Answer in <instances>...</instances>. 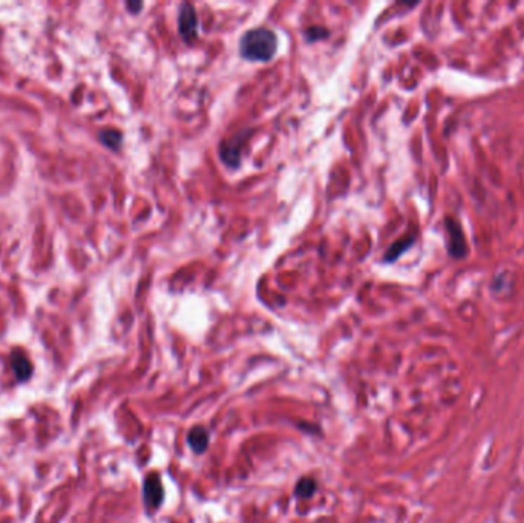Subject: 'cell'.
Instances as JSON below:
<instances>
[{
    "label": "cell",
    "instance_id": "obj_1",
    "mask_svg": "<svg viewBox=\"0 0 524 523\" xmlns=\"http://www.w3.org/2000/svg\"><path fill=\"white\" fill-rule=\"evenodd\" d=\"M278 37L269 28H253L239 40V54L250 61H269L276 54Z\"/></svg>",
    "mask_w": 524,
    "mask_h": 523
},
{
    "label": "cell",
    "instance_id": "obj_2",
    "mask_svg": "<svg viewBox=\"0 0 524 523\" xmlns=\"http://www.w3.org/2000/svg\"><path fill=\"white\" fill-rule=\"evenodd\" d=\"M252 131H243L238 132L233 137L224 138L219 143V157L223 160V163L229 166L230 169H236V167L241 166V157H243V150L245 141L250 138Z\"/></svg>",
    "mask_w": 524,
    "mask_h": 523
},
{
    "label": "cell",
    "instance_id": "obj_3",
    "mask_svg": "<svg viewBox=\"0 0 524 523\" xmlns=\"http://www.w3.org/2000/svg\"><path fill=\"white\" fill-rule=\"evenodd\" d=\"M445 227L448 234V253L456 260H463L468 255V243L463 227L456 218L446 217Z\"/></svg>",
    "mask_w": 524,
    "mask_h": 523
},
{
    "label": "cell",
    "instance_id": "obj_4",
    "mask_svg": "<svg viewBox=\"0 0 524 523\" xmlns=\"http://www.w3.org/2000/svg\"><path fill=\"white\" fill-rule=\"evenodd\" d=\"M178 31L185 43H193L198 37V16L192 4L184 2L180 5Z\"/></svg>",
    "mask_w": 524,
    "mask_h": 523
},
{
    "label": "cell",
    "instance_id": "obj_5",
    "mask_svg": "<svg viewBox=\"0 0 524 523\" xmlns=\"http://www.w3.org/2000/svg\"><path fill=\"white\" fill-rule=\"evenodd\" d=\"M143 500L147 511H157L164 500V488H163V482L162 477H159L157 473H150L145 479V485H143Z\"/></svg>",
    "mask_w": 524,
    "mask_h": 523
},
{
    "label": "cell",
    "instance_id": "obj_6",
    "mask_svg": "<svg viewBox=\"0 0 524 523\" xmlns=\"http://www.w3.org/2000/svg\"><path fill=\"white\" fill-rule=\"evenodd\" d=\"M10 364L13 368V373L19 383H26V380L31 379L34 367L25 351L19 349L14 350L10 356Z\"/></svg>",
    "mask_w": 524,
    "mask_h": 523
},
{
    "label": "cell",
    "instance_id": "obj_7",
    "mask_svg": "<svg viewBox=\"0 0 524 523\" xmlns=\"http://www.w3.org/2000/svg\"><path fill=\"white\" fill-rule=\"evenodd\" d=\"M414 241H415V236L414 235H408V236H403L401 239H397V241H394L393 244L389 246V249L384 255V263H394L396 260L401 258V256L405 252H408V251L411 249Z\"/></svg>",
    "mask_w": 524,
    "mask_h": 523
},
{
    "label": "cell",
    "instance_id": "obj_8",
    "mask_svg": "<svg viewBox=\"0 0 524 523\" xmlns=\"http://www.w3.org/2000/svg\"><path fill=\"white\" fill-rule=\"evenodd\" d=\"M188 442L190 448L195 451V453H204V451L207 450L209 447V433L207 430L204 427H200V425H197V427H193L189 434H188Z\"/></svg>",
    "mask_w": 524,
    "mask_h": 523
},
{
    "label": "cell",
    "instance_id": "obj_9",
    "mask_svg": "<svg viewBox=\"0 0 524 523\" xmlns=\"http://www.w3.org/2000/svg\"><path fill=\"white\" fill-rule=\"evenodd\" d=\"M316 490H317V483L313 477H302L296 485L295 494H296V498L310 499V498H313Z\"/></svg>",
    "mask_w": 524,
    "mask_h": 523
},
{
    "label": "cell",
    "instance_id": "obj_10",
    "mask_svg": "<svg viewBox=\"0 0 524 523\" xmlns=\"http://www.w3.org/2000/svg\"><path fill=\"white\" fill-rule=\"evenodd\" d=\"M99 137L102 143L112 150H118L123 145V136L117 129H104L100 132Z\"/></svg>",
    "mask_w": 524,
    "mask_h": 523
},
{
    "label": "cell",
    "instance_id": "obj_11",
    "mask_svg": "<svg viewBox=\"0 0 524 523\" xmlns=\"http://www.w3.org/2000/svg\"><path fill=\"white\" fill-rule=\"evenodd\" d=\"M328 30L322 28V26H310L308 30H305L304 35L307 42H317V40H322V39H327L328 37Z\"/></svg>",
    "mask_w": 524,
    "mask_h": 523
},
{
    "label": "cell",
    "instance_id": "obj_12",
    "mask_svg": "<svg viewBox=\"0 0 524 523\" xmlns=\"http://www.w3.org/2000/svg\"><path fill=\"white\" fill-rule=\"evenodd\" d=\"M126 8L132 13V14H138L141 10H143V4L140 2H128L126 4Z\"/></svg>",
    "mask_w": 524,
    "mask_h": 523
}]
</instances>
